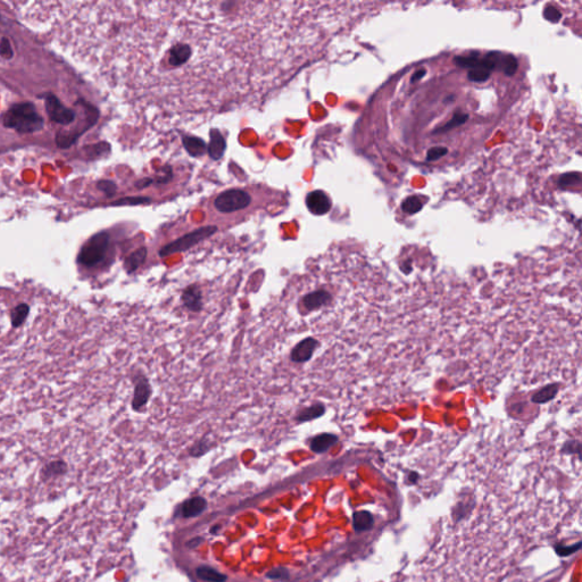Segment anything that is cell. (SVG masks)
Returning <instances> with one entry per match:
<instances>
[{"label": "cell", "mask_w": 582, "mask_h": 582, "mask_svg": "<svg viewBox=\"0 0 582 582\" xmlns=\"http://www.w3.org/2000/svg\"><path fill=\"white\" fill-rule=\"evenodd\" d=\"M298 3H71L57 38L149 121L262 98L306 58Z\"/></svg>", "instance_id": "1"}, {"label": "cell", "mask_w": 582, "mask_h": 582, "mask_svg": "<svg viewBox=\"0 0 582 582\" xmlns=\"http://www.w3.org/2000/svg\"><path fill=\"white\" fill-rule=\"evenodd\" d=\"M5 124L21 132H33L42 128L44 121L32 105L23 104L10 108L5 116Z\"/></svg>", "instance_id": "2"}, {"label": "cell", "mask_w": 582, "mask_h": 582, "mask_svg": "<svg viewBox=\"0 0 582 582\" xmlns=\"http://www.w3.org/2000/svg\"><path fill=\"white\" fill-rule=\"evenodd\" d=\"M251 203L250 195L242 189H230L221 192L214 199V208L223 214L235 213L247 208Z\"/></svg>", "instance_id": "3"}, {"label": "cell", "mask_w": 582, "mask_h": 582, "mask_svg": "<svg viewBox=\"0 0 582 582\" xmlns=\"http://www.w3.org/2000/svg\"><path fill=\"white\" fill-rule=\"evenodd\" d=\"M108 246V237L107 235L102 234L96 237H93L90 240L81 251L80 261L84 265L91 266L94 264L99 263L105 256L106 249Z\"/></svg>", "instance_id": "4"}, {"label": "cell", "mask_w": 582, "mask_h": 582, "mask_svg": "<svg viewBox=\"0 0 582 582\" xmlns=\"http://www.w3.org/2000/svg\"><path fill=\"white\" fill-rule=\"evenodd\" d=\"M491 71H500L505 75L512 76L517 71L518 62L516 57L511 54H504L500 51H490L484 56Z\"/></svg>", "instance_id": "5"}, {"label": "cell", "mask_w": 582, "mask_h": 582, "mask_svg": "<svg viewBox=\"0 0 582 582\" xmlns=\"http://www.w3.org/2000/svg\"><path fill=\"white\" fill-rule=\"evenodd\" d=\"M306 206H307L311 213L315 215H323L331 209V200L323 191L316 190V191H312L307 195Z\"/></svg>", "instance_id": "6"}, {"label": "cell", "mask_w": 582, "mask_h": 582, "mask_svg": "<svg viewBox=\"0 0 582 582\" xmlns=\"http://www.w3.org/2000/svg\"><path fill=\"white\" fill-rule=\"evenodd\" d=\"M47 110L50 118L57 123L61 124H70L74 120V113L72 110L65 108L60 100H57L55 97L49 96L47 99Z\"/></svg>", "instance_id": "7"}, {"label": "cell", "mask_w": 582, "mask_h": 582, "mask_svg": "<svg viewBox=\"0 0 582 582\" xmlns=\"http://www.w3.org/2000/svg\"><path fill=\"white\" fill-rule=\"evenodd\" d=\"M317 347V341L313 338H306L299 341L291 352V359L296 363H305L313 357Z\"/></svg>", "instance_id": "8"}, {"label": "cell", "mask_w": 582, "mask_h": 582, "mask_svg": "<svg viewBox=\"0 0 582 582\" xmlns=\"http://www.w3.org/2000/svg\"><path fill=\"white\" fill-rule=\"evenodd\" d=\"M210 234H211V230L208 231L207 229L195 232V234L188 236L187 238H183V239L179 240L176 243H173V245H170V246H167L166 248H164L163 251H162V255H166V254L174 253V251L184 249V248H188L191 245H193V243L197 242L198 240L203 239V238H205L206 236H208Z\"/></svg>", "instance_id": "9"}, {"label": "cell", "mask_w": 582, "mask_h": 582, "mask_svg": "<svg viewBox=\"0 0 582 582\" xmlns=\"http://www.w3.org/2000/svg\"><path fill=\"white\" fill-rule=\"evenodd\" d=\"M374 526V517L368 511H356L353 514V528L356 532L371 530Z\"/></svg>", "instance_id": "10"}, {"label": "cell", "mask_w": 582, "mask_h": 582, "mask_svg": "<svg viewBox=\"0 0 582 582\" xmlns=\"http://www.w3.org/2000/svg\"><path fill=\"white\" fill-rule=\"evenodd\" d=\"M337 441L338 438L335 435H331V433H322V435L316 436L313 440H312L311 449L317 454L325 453L326 451H329L333 445H336Z\"/></svg>", "instance_id": "11"}, {"label": "cell", "mask_w": 582, "mask_h": 582, "mask_svg": "<svg viewBox=\"0 0 582 582\" xmlns=\"http://www.w3.org/2000/svg\"><path fill=\"white\" fill-rule=\"evenodd\" d=\"M183 304L190 311H198L203 305V295L198 287H188L182 296Z\"/></svg>", "instance_id": "12"}, {"label": "cell", "mask_w": 582, "mask_h": 582, "mask_svg": "<svg viewBox=\"0 0 582 582\" xmlns=\"http://www.w3.org/2000/svg\"><path fill=\"white\" fill-rule=\"evenodd\" d=\"M491 72L493 71H491L488 62L486 61L484 57H482L481 58V63L478 66L469 70L468 79L472 82H484L490 77Z\"/></svg>", "instance_id": "13"}, {"label": "cell", "mask_w": 582, "mask_h": 582, "mask_svg": "<svg viewBox=\"0 0 582 582\" xmlns=\"http://www.w3.org/2000/svg\"><path fill=\"white\" fill-rule=\"evenodd\" d=\"M206 507V500L203 497H193L187 500L182 506V515L184 517H193L202 514Z\"/></svg>", "instance_id": "14"}, {"label": "cell", "mask_w": 582, "mask_h": 582, "mask_svg": "<svg viewBox=\"0 0 582 582\" xmlns=\"http://www.w3.org/2000/svg\"><path fill=\"white\" fill-rule=\"evenodd\" d=\"M197 575L202 580L209 582H224L226 580V576L224 574L220 573L219 571H216L214 569L208 568V566H202V568H199L197 570Z\"/></svg>", "instance_id": "15"}, {"label": "cell", "mask_w": 582, "mask_h": 582, "mask_svg": "<svg viewBox=\"0 0 582 582\" xmlns=\"http://www.w3.org/2000/svg\"><path fill=\"white\" fill-rule=\"evenodd\" d=\"M454 63L459 67L471 70V68H473L480 64L481 57H479L477 52H475V54H471L469 56H456L454 58Z\"/></svg>", "instance_id": "16"}, {"label": "cell", "mask_w": 582, "mask_h": 582, "mask_svg": "<svg viewBox=\"0 0 582 582\" xmlns=\"http://www.w3.org/2000/svg\"><path fill=\"white\" fill-rule=\"evenodd\" d=\"M469 119V115L468 114H464V113H456L454 116L453 119L448 122L447 124L442 125L441 128L437 129L433 133H445V132H448L453 130L454 128H457V126L464 124L465 122L468 121Z\"/></svg>", "instance_id": "17"}, {"label": "cell", "mask_w": 582, "mask_h": 582, "mask_svg": "<svg viewBox=\"0 0 582 582\" xmlns=\"http://www.w3.org/2000/svg\"><path fill=\"white\" fill-rule=\"evenodd\" d=\"M423 202L420 197H417V196H411V197H407L404 203L401 204V208L407 214H415V213H419V211L423 208Z\"/></svg>", "instance_id": "18"}, {"label": "cell", "mask_w": 582, "mask_h": 582, "mask_svg": "<svg viewBox=\"0 0 582 582\" xmlns=\"http://www.w3.org/2000/svg\"><path fill=\"white\" fill-rule=\"evenodd\" d=\"M324 413V407L321 406V405H314V406H311L307 407V409L304 410L303 412L300 413V415L298 417V421L300 422H307V421H312L314 419H317V417H320L322 414Z\"/></svg>", "instance_id": "19"}, {"label": "cell", "mask_w": 582, "mask_h": 582, "mask_svg": "<svg viewBox=\"0 0 582 582\" xmlns=\"http://www.w3.org/2000/svg\"><path fill=\"white\" fill-rule=\"evenodd\" d=\"M582 547V542L578 541L573 545H560L557 544L554 546L555 552L559 557H569L571 555L578 553Z\"/></svg>", "instance_id": "20"}, {"label": "cell", "mask_w": 582, "mask_h": 582, "mask_svg": "<svg viewBox=\"0 0 582 582\" xmlns=\"http://www.w3.org/2000/svg\"><path fill=\"white\" fill-rule=\"evenodd\" d=\"M557 393V387L556 385H548V387L541 389L539 393H537L534 395V397L532 398V400L534 403H538V404H544L546 403V401H549L550 399H553L555 395Z\"/></svg>", "instance_id": "21"}, {"label": "cell", "mask_w": 582, "mask_h": 582, "mask_svg": "<svg viewBox=\"0 0 582 582\" xmlns=\"http://www.w3.org/2000/svg\"><path fill=\"white\" fill-rule=\"evenodd\" d=\"M223 151H224V141L222 139V137L220 134H218L216 137H211V142L209 147V152L211 157L218 160V158H220L222 154H223Z\"/></svg>", "instance_id": "22"}, {"label": "cell", "mask_w": 582, "mask_h": 582, "mask_svg": "<svg viewBox=\"0 0 582 582\" xmlns=\"http://www.w3.org/2000/svg\"><path fill=\"white\" fill-rule=\"evenodd\" d=\"M580 181H581V177L579 173L570 172L563 174V176L559 178L558 183L560 187H571V186H575V184H579Z\"/></svg>", "instance_id": "23"}, {"label": "cell", "mask_w": 582, "mask_h": 582, "mask_svg": "<svg viewBox=\"0 0 582 582\" xmlns=\"http://www.w3.org/2000/svg\"><path fill=\"white\" fill-rule=\"evenodd\" d=\"M544 17L546 18L548 22L557 23L562 18V13L554 6H547L544 9Z\"/></svg>", "instance_id": "24"}, {"label": "cell", "mask_w": 582, "mask_h": 582, "mask_svg": "<svg viewBox=\"0 0 582 582\" xmlns=\"http://www.w3.org/2000/svg\"><path fill=\"white\" fill-rule=\"evenodd\" d=\"M448 152V149L445 147H433L429 149L426 152V161L433 162L437 160H440L441 157L445 156Z\"/></svg>", "instance_id": "25"}, {"label": "cell", "mask_w": 582, "mask_h": 582, "mask_svg": "<svg viewBox=\"0 0 582 582\" xmlns=\"http://www.w3.org/2000/svg\"><path fill=\"white\" fill-rule=\"evenodd\" d=\"M146 255V251L145 250H139L138 253L133 254L132 257L129 259L128 263H126V266L130 269V271H133L138 266L141 264V261L145 258Z\"/></svg>", "instance_id": "26"}, {"label": "cell", "mask_w": 582, "mask_h": 582, "mask_svg": "<svg viewBox=\"0 0 582 582\" xmlns=\"http://www.w3.org/2000/svg\"><path fill=\"white\" fill-rule=\"evenodd\" d=\"M0 52H2V55L6 58L12 57V48H10V45L9 42L4 39L2 42V46H0Z\"/></svg>", "instance_id": "27"}, {"label": "cell", "mask_w": 582, "mask_h": 582, "mask_svg": "<svg viewBox=\"0 0 582 582\" xmlns=\"http://www.w3.org/2000/svg\"><path fill=\"white\" fill-rule=\"evenodd\" d=\"M282 575H287V571L283 570V569H277L274 571H271V572L268 573L269 578H281Z\"/></svg>", "instance_id": "28"}, {"label": "cell", "mask_w": 582, "mask_h": 582, "mask_svg": "<svg viewBox=\"0 0 582 582\" xmlns=\"http://www.w3.org/2000/svg\"><path fill=\"white\" fill-rule=\"evenodd\" d=\"M425 74H426V71L424 70V68H422V70L416 71L414 74H413V76H412L411 80H412V82H415L416 80H420V79H422L423 76L425 75Z\"/></svg>", "instance_id": "29"}, {"label": "cell", "mask_w": 582, "mask_h": 582, "mask_svg": "<svg viewBox=\"0 0 582 582\" xmlns=\"http://www.w3.org/2000/svg\"><path fill=\"white\" fill-rule=\"evenodd\" d=\"M417 479H419V475H417V474H416V473H414V472H413V473H411V478H410V483H411V484H413V483H415V482H416V481H417Z\"/></svg>", "instance_id": "30"}]
</instances>
